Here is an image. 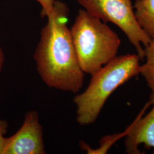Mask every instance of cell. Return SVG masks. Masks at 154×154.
I'll return each instance as SVG.
<instances>
[{
  "label": "cell",
  "mask_w": 154,
  "mask_h": 154,
  "mask_svg": "<svg viewBox=\"0 0 154 154\" xmlns=\"http://www.w3.org/2000/svg\"><path fill=\"white\" fill-rule=\"evenodd\" d=\"M69 10L55 0L54 8L42 29L34 54L39 75L51 88L77 93L83 87L84 72L78 60L70 29L67 25Z\"/></svg>",
  "instance_id": "1"
},
{
  "label": "cell",
  "mask_w": 154,
  "mask_h": 154,
  "mask_svg": "<svg viewBox=\"0 0 154 154\" xmlns=\"http://www.w3.org/2000/svg\"><path fill=\"white\" fill-rule=\"evenodd\" d=\"M126 137L125 144L128 154H140L138 147L142 144L147 149H154V92H151L149 102L130 125Z\"/></svg>",
  "instance_id": "6"
},
{
  "label": "cell",
  "mask_w": 154,
  "mask_h": 154,
  "mask_svg": "<svg viewBox=\"0 0 154 154\" xmlns=\"http://www.w3.org/2000/svg\"><path fill=\"white\" fill-rule=\"evenodd\" d=\"M83 9L104 22H111L120 28L137 50L140 60L151 37L138 23L131 0H77Z\"/></svg>",
  "instance_id": "4"
},
{
  "label": "cell",
  "mask_w": 154,
  "mask_h": 154,
  "mask_svg": "<svg viewBox=\"0 0 154 154\" xmlns=\"http://www.w3.org/2000/svg\"><path fill=\"white\" fill-rule=\"evenodd\" d=\"M45 149L43 130L38 113L33 110L25 116L20 130L8 138L4 154H44Z\"/></svg>",
  "instance_id": "5"
},
{
  "label": "cell",
  "mask_w": 154,
  "mask_h": 154,
  "mask_svg": "<svg viewBox=\"0 0 154 154\" xmlns=\"http://www.w3.org/2000/svg\"><path fill=\"white\" fill-rule=\"evenodd\" d=\"M144 52L146 61L140 66L139 74L144 77L151 92H154V35L145 47Z\"/></svg>",
  "instance_id": "8"
},
{
  "label": "cell",
  "mask_w": 154,
  "mask_h": 154,
  "mask_svg": "<svg viewBox=\"0 0 154 154\" xmlns=\"http://www.w3.org/2000/svg\"><path fill=\"white\" fill-rule=\"evenodd\" d=\"M140 60L138 54L116 56L91 75L88 88L73 99L79 125H90L96 121L116 89L139 74Z\"/></svg>",
  "instance_id": "2"
},
{
  "label": "cell",
  "mask_w": 154,
  "mask_h": 154,
  "mask_svg": "<svg viewBox=\"0 0 154 154\" xmlns=\"http://www.w3.org/2000/svg\"><path fill=\"white\" fill-rule=\"evenodd\" d=\"M4 62H5V57L4 54V52L2 51V50L1 49V48L0 47V72L2 71L4 64Z\"/></svg>",
  "instance_id": "11"
},
{
  "label": "cell",
  "mask_w": 154,
  "mask_h": 154,
  "mask_svg": "<svg viewBox=\"0 0 154 154\" xmlns=\"http://www.w3.org/2000/svg\"><path fill=\"white\" fill-rule=\"evenodd\" d=\"M138 23L150 37L154 35V0H136L134 5Z\"/></svg>",
  "instance_id": "7"
},
{
  "label": "cell",
  "mask_w": 154,
  "mask_h": 154,
  "mask_svg": "<svg viewBox=\"0 0 154 154\" xmlns=\"http://www.w3.org/2000/svg\"><path fill=\"white\" fill-rule=\"evenodd\" d=\"M42 7L41 16L48 17L53 11L55 0H35Z\"/></svg>",
  "instance_id": "10"
},
{
  "label": "cell",
  "mask_w": 154,
  "mask_h": 154,
  "mask_svg": "<svg viewBox=\"0 0 154 154\" xmlns=\"http://www.w3.org/2000/svg\"><path fill=\"white\" fill-rule=\"evenodd\" d=\"M70 32L84 73L93 75L117 56L121 44L118 35L85 9L78 12Z\"/></svg>",
  "instance_id": "3"
},
{
  "label": "cell",
  "mask_w": 154,
  "mask_h": 154,
  "mask_svg": "<svg viewBox=\"0 0 154 154\" xmlns=\"http://www.w3.org/2000/svg\"><path fill=\"white\" fill-rule=\"evenodd\" d=\"M8 123L6 121L0 119V154H4L8 138H5L4 135L7 132Z\"/></svg>",
  "instance_id": "9"
}]
</instances>
